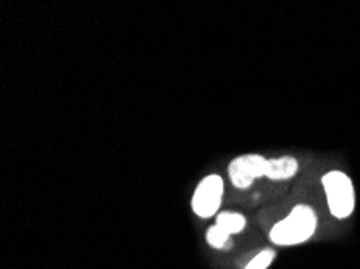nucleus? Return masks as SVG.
Returning <instances> with one entry per match:
<instances>
[{
	"instance_id": "nucleus-1",
	"label": "nucleus",
	"mask_w": 360,
	"mask_h": 269,
	"mask_svg": "<svg viewBox=\"0 0 360 269\" xmlns=\"http://www.w3.org/2000/svg\"><path fill=\"white\" fill-rule=\"evenodd\" d=\"M319 226L317 213L310 205H296L289 215L270 230V240L278 247H294L314 237Z\"/></svg>"
},
{
	"instance_id": "nucleus-2",
	"label": "nucleus",
	"mask_w": 360,
	"mask_h": 269,
	"mask_svg": "<svg viewBox=\"0 0 360 269\" xmlns=\"http://www.w3.org/2000/svg\"><path fill=\"white\" fill-rule=\"evenodd\" d=\"M321 184L331 215L338 219L351 216L356 210V190L352 179L346 173L333 169L321 178Z\"/></svg>"
},
{
	"instance_id": "nucleus-3",
	"label": "nucleus",
	"mask_w": 360,
	"mask_h": 269,
	"mask_svg": "<svg viewBox=\"0 0 360 269\" xmlns=\"http://www.w3.org/2000/svg\"><path fill=\"white\" fill-rule=\"evenodd\" d=\"M223 199V179L218 174L205 176L193 195V211L199 218H212L220 210Z\"/></svg>"
},
{
	"instance_id": "nucleus-4",
	"label": "nucleus",
	"mask_w": 360,
	"mask_h": 269,
	"mask_svg": "<svg viewBox=\"0 0 360 269\" xmlns=\"http://www.w3.org/2000/svg\"><path fill=\"white\" fill-rule=\"evenodd\" d=\"M269 160L262 155L249 153V155L236 157L228 166V174L236 189H249L255 179L264 178L266 174Z\"/></svg>"
},
{
	"instance_id": "nucleus-5",
	"label": "nucleus",
	"mask_w": 360,
	"mask_h": 269,
	"mask_svg": "<svg viewBox=\"0 0 360 269\" xmlns=\"http://www.w3.org/2000/svg\"><path fill=\"white\" fill-rule=\"evenodd\" d=\"M299 171V163L294 157L271 158L266 164V178L271 181L291 179Z\"/></svg>"
},
{
	"instance_id": "nucleus-6",
	"label": "nucleus",
	"mask_w": 360,
	"mask_h": 269,
	"mask_svg": "<svg viewBox=\"0 0 360 269\" xmlns=\"http://www.w3.org/2000/svg\"><path fill=\"white\" fill-rule=\"evenodd\" d=\"M217 226L221 228L225 232H228L230 235L234 234H239L243 232L245 229V216L241 215V213H236V211H220L217 215Z\"/></svg>"
},
{
	"instance_id": "nucleus-7",
	"label": "nucleus",
	"mask_w": 360,
	"mask_h": 269,
	"mask_svg": "<svg viewBox=\"0 0 360 269\" xmlns=\"http://www.w3.org/2000/svg\"><path fill=\"white\" fill-rule=\"evenodd\" d=\"M207 244L217 250H226L231 247V235L214 224L207 230Z\"/></svg>"
},
{
	"instance_id": "nucleus-8",
	"label": "nucleus",
	"mask_w": 360,
	"mask_h": 269,
	"mask_svg": "<svg viewBox=\"0 0 360 269\" xmlns=\"http://www.w3.org/2000/svg\"><path fill=\"white\" fill-rule=\"evenodd\" d=\"M276 258V251L271 249H264L259 251L257 255L250 258V261L245 265V269H269L271 266V263L275 261Z\"/></svg>"
}]
</instances>
